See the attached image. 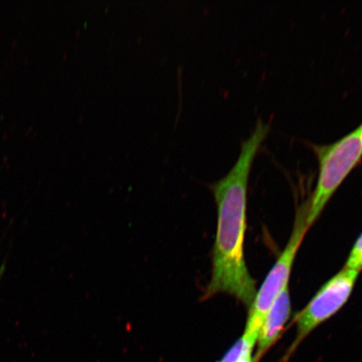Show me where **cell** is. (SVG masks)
I'll return each mask as SVG.
<instances>
[{
  "instance_id": "7a4b0ae2",
  "label": "cell",
  "mask_w": 362,
  "mask_h": 362,
  "mask_svg": "<svg viewBox=\"0 0 362 362\" xmlns=\"http://www.w3.org/2000/svg\"><path fill=\"white\" fill-rule=\"evenodd\" d=\"M319 161L315 192L308 202L307 224L313 225L334 192L362 158V124L328 146H312Z\"/></svg>"
},
{
  "instance_id": "52a82bcc",
  "label": "cell",
  "mask_w": 362,
  "mask_h": 362,
  "mask_svg": "<svg viewBox=\"0 0 362 362\" xmlns=\"http://www.w3.org/2000/svg\"><path fill=\"white\" fill-rule=\"evenodd\" d=\"M345 268L360 272L362 270V233L356 239L354 246L352 247Z\"/></svg>"
},
{
  "instance_id": "277c9868",
  "label": "cell",
  "mask_w": 362,
  "mask_h": 362,
  "mask_svg": "<svg viewBox=\"0 0 362 362\" xmlns=\"http://www.w3.org/2000/svg\"><path fill=\"white\" fill-rule=\"evenodd\" d=\"M360 273L344 267L320 288L305 309L296 315V339L291 351L320 325L342 309L351 297Z\"/></svg>"
},
{
  "instance_id": "6da1fadb",
  "label": "cell",
  "mask_w": 362,
  "mask_h": 362,
  "mask_svg": "<svg viewBox=\"0 0 362 362\" xmlns=\"http://www.w3.org/2000/svg\"><path fill=\"white\" fill-rule=\"evenodd\" d=\"M269 129L264 121H257L255 130L243 141L233 168L223 178L211 185L216 204L217 224L211 277L204 289L202 301L218 293H226L249 310L255 300L256 281L249 273L244 255L247 187L253 160Z\"/></svg>"
},
{
  "instance_id": "5b68a950",
  "label": "cell",
  "mask_w": 362,
  "mask_h": 362,
  "mask_svg": "<svg viewBox=\"0 0 362 362\" xmlns=\"http://www.w3.org/2000/svg\"><path fill=\"white\" fill-rule=\"evenodd\" d=\"M291 298L289 286H287L275 298L267 313L257 337V352L255 358L257 361L277 341L281 336L282 330L291 315Z\"/></svg>"
},
{
  "instance_id": "8992f818",
  "label": "cell",
  "mask_w": 362,
  "mask_h": 362,
  "mask_svg": "<svg viewBox=\"0 0 362 362\" xmlns=\"http://www.w3.org/2000/svg\"><path fill=\"white\" fill-rule=\"evenodd\" d=\"M255 346V343L242 336L219 362H257L252 356Z\"/></svg>"
},
{
  "instance_id": "3957f363",
  "label": "cell",
  "mask_w": 362,
  "mask_h": 362,
  "mask_svg": "<svg viewBox=\"0 0 362 362\" xmlns=\"http://www.w3.org/2000/svg\"><path fill=\"white\" fill-rule=\"evenodd\" d=\"M308 202L298 208L291 238L284 247L273 268L262 284L259 291H257L255 300L248 310L247 320L243 336L257 343V337L265 316L273 304L285 288L288 286L289 277L294 261L308 230L307 224Z\"/></svg>"
}]
</instances>
